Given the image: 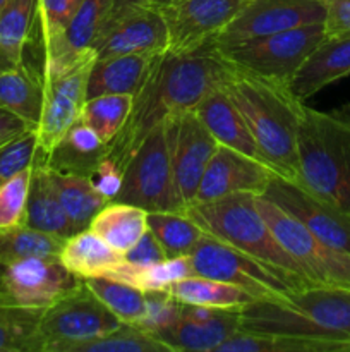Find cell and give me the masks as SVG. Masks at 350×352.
Segmentation results:
<instances>
[{"mask_svg":"<svg viewBox=\"0 0 350 352\" xmlns=\"http://www.w3.org/2000/svg\"><path fill=\"white\" fill-rule=\"evenodd\" d=\"M232 71L213 45L187 54L156 55L143 86L134 95L126 126L108 143L106 157L124 170L154 127L175 113L194 110L208 93L225 85Z\"/></svg>","mask_w":350,"mask_h":352,"instance_id":"6da1fadb","label":"cell"},{"mask_svg":"<svg viewBox=\"0 0 350 352\" xmlns=\"http://www.w3.org/2000/svg\"><path fill=\"white\" fill-rule=\"evenodd\" d=\"M225 89L242 113L264 164L275 175L301 182L299 127L305 105L290 82L233 69Z\"/></svg>","mask_w":350,"mask_h":352,"instance_id":"7a4b0ae2","label":"cell"},{"mask_svg":"<svg viewBox=\"0 0 350 352\" xmlns=\"http://www.w3.org/2000/svg\"><path fill=\"white\" fill-rule=\"evenodd\" d=\"M240 330L299 339L350 342V287L305 285L285 299L250 301L240 306Z\"/></svg>","mask_w":350,"mask_h":352,"instance_id":"3957f363","label":"cell"},{"mask_svg":"<svg viewBox=\"0 0 350 352\" xmlns=\"http://www.w3.org/2000/svg\"><path fill=\"white\" fill-rule=\"evenodd\" d=\"M301 184L350 217V105L304 107L299 127Z\"/></svg>","mask_w":350,"mask_h":352,"instance_id":"277c9868","label":"cell"},{"mask_svg":"<svg viewBox=\"0 0 350 352\" xmlns=\"http://www.w3.org/2000/svg\"><path fill=\"white\" fill-rule=\"evenodd\" d=\"M250 192H233L205 203H192L185 215L191 217L206 234L270 265L305 274L301 265L281 248L270 226L256 206Z\"/></svg>","mask_w":350,"mask_h":352,"instance_id":"5b68a950","label":"cell"},{"mask_svg":"<svg viewBox=\"0 0 350 352\" xmlns=\"http://www.w3.org/2000/svg\"><path fill=\"white\" fill-rule=\"evenodd\" d=\"M191 261L194 275L235 285L253 301L285 299L292 292L312 285L304 275L257 260L206 232L191 253Z\"/></svg>","mask_w":350,"mask_h":352,"instance_id":"8992f818","label":"cell"},{"mask_svg":"<svg viewBox=\"0 0 350 352\" xmlns=\"http://www.w3.org/2000/svg\"><path fill=\"white\" fill-rule=\"evenodd\" d=\"M325 38V24L314 23L270 36L253 38L237 43L213 45V48L233 69L277 81L292 82L302 64Z\"/></svg>","mask_w":350,"mask_h":352,"instance_id":"52a82bcc","label":"cell"},{"mask_svg":"<svg viewBox=\"0 0 350 352\" xmlns=\"http://www.w3.org/2000/svg\"><path fill=\"white\" fill-rule=\"evenodd\" d=\"M256 206L281 248L301 265L312 284L350 287L349 251L326 244L266 196H256Z\"/></svg>","mask_w":350,"mask_h":352,"instance_id":"ba28073f","label":"cell"},{"mask_svg":"<svg viewBox=\"0 0 350 352\" xmlns=\"http://www.w3.org/2000/svg\"><path fill=\"white\" fill-rule=\"evenodd\" d=\"M112 201L151 212L185 213L168 157L163 124L154 127L124 168L122 188Z\"/></svg>","mask_w":350,"mask_h":352,"instance_id":"9c48e42d","label":"cell"},{"mask_svg":"<svg viewBox=\"0 0 350 352\" xmlns=\"http://www.w3.org/2000/svg\"><path fill=\"white\" fill-rule=\"evenodd\" d=\"M120 325L122 322L82 282L41 315V352H57L62 346L96 339Z\"/></svg>","mask_w":350,"mask_h":352,"instance_id":"30bf717a","label":"cell"},{"mask_svg":"<svg viewBox=\"0 0 350 352\" xmlns=\"http://www.w3.org/2000/svg\"><path fill=\"white\" fill-rule=\"evenodd\" d=\"M82 284L58 258L27 256L0 263V305L47 309Z\"/></svg>","mask_w":350,"mask_h":352,"instance_id":"8fae6325","label":"cell"},{"mask_svg":"<svg viewBox=\"0 0 350 352\" xmlns=\"http://www.w3.org/2000/svg\"><path fill=\"white\" fill-rule=\"evenodd\" d=\"M96 58L117 55H154L168 50V28L158 7L141 2L115 6L93 43Z\"/></svg>","mask_w":350,"mask_h":352,"instance_id":"7c38bea8","label":"cell"},{"mask_svg":"<svg viewBox=\"0 0 350 352\" xmlns=\"http://www.w3.org/2000/svg\"><path fill=\"white\" fill-rule=\"evenodd\" d=\"M163 127L175 186L187 212L194 203L202 174L220 143L206 129L194 110L168 117Z\"/></svg>","mask_w":350,"mask_h":352,"instance_id":"4fadbf2b","label":"cell"},{"mask_svg":"<svg viewBox=\"0 0 350 352\" xmlns=\"http://www.w3.org/2000/svg\"><path fill=\"white\" fill-rule=\"evenodd\" d=\"M96 54L88 55L72 67L57 72H43V110L36 134L40 151L50 153L81 116L86 102V86Z\"/></svg>","mask_w":350,"mask_h":352,"instance_id":"5bb4252c","label":"cell"},{"mask_svg":"<svg viewBox=\"0 0 350 352\" xmlns=\"http://www.w3.org/2000/svg\"><path fill=\"white\" fill-rule=\"evenodd\" d=\"M249 0H177L158 7L168 28V50L187 54L211 45Z\"/></svg>","mask_w":350,"mask_h":352,"instance_id":"9a60e30c","label":"cell"},{"mask_svg":"<svg viewBox=\"0 0 350 352\" xmlns=\"http://www.w3.org/2000/svg\"><path fill=\"white\" fill-rule=\"evenodd\" d=\"M323 0H249L211 45L270 36L325 21Z\"/></svg>","mask_w":350,"mask_h":352,"instance_id":"2e32d148","label":"cell"},{"mask_svg":"<svg viewBox=\"0 0 350 352\" xmlns=\"http://www.w3.org/2000/svg\"><path fill=\"white\" fill-rule=\"evenodd\" d=\"M263 196L299 220L326 244L350 253V217L319 198L304 184L273 175Z\"/></svg>","mask_w":350,"mask_h":352,"instance_id":"e0dca14e","label":"cell"},{"mask_svg":"<svg viewBox=\"0 0 350 352\" xmlns=\"http://www.w3.org/2000/svg\"><path fill=\"white\" fill-rule=\"evenodd\" d=\"M273 175L263 162L220 144L202 174L194 203L213 201L233 192L264 195Z\"/></svg>","mask_w":350,"mask_h":352,"instance_id":"ac0fdd59","label":"cell"},{"mask_svg":"<svg viewBox=\"0 0 350 352\" xmlns=\"http://www.w3.org/2000/svg\"><path fill=\"white\" fill-rule=\"evenodd\" d=\"M240 330V308H211L182 302L177 325L165 342L172 351L215 352Z\"/></svg>","mask_w":350,"mask_h":352,"instance_id":"d6986e66","label":"cell"},{"mask_svg":"<svg viewBox=\"0 0 350 352\" xmlns=\"http://www.w3.org/2000/svg\"><path fill=\"white\" fill-rule=\"evenodd\" d=\"M115 6L117 0H84L60 41L43 54V72L64 71L95 54L93 43Z\"/></svg>","mask_w":350,"mask_h":352,"instance_id":"ffe728a7","label":"cell"},{"mask_svg":"<svg viewBox=\"0 0 350 352\" xmlns=\"http://www.w3.org/2000/svg\"><path fill=\"white\" fill-rule=\"evenodd\" d=\"M194 112L198 113L206 129L215 136V140L220 144L232 148L239 153L247 155V157L264 164L259 148H257L242 113L226 93L225 85L218 86L211 93H208L196 105Z\"/></svg>","mask_w":350,"mask_h":352,"instance_id":"44dd1931","label":"cell"},{"mask_svg":"<svg viewBox=\"0 0 350 352\" xmlns=\"http://www.w3.org/2000/svg\"><path fill=\"white\" fill-rule=\"evenodd\" d=\"M26 227L50 234V236L62 237V239H67L78 232L74 223L65 213L54 184H51L50 172H48L41 151L31 167Z\"/></svg>","mask_w":350,"mask_h":352,"instance_id":"7402d4cb","label":"cell"},{"mask_svg":"<svg viewBox=\"0 0 350 352\" xmlns=\"http://www.w3.org/2000/svg\"><path fill=\"white\" fill-rule=\"evenodd\" d=\"M347 76H350V38H325L294 76L290 88L305 102Z\"/></svg>","mask_w":350,"mask_h":352,"instance_id":"603a6c76","label":"cell"},{"mask_svg":"<svg viewBox=\"0 0 350 352\" xmlns=\"http://www.w3.org/2000/svg\"><path fill=\"white\" fill-rule=\"evenodd\" d=\"M106 155L108 144L103 143L88 126L78 120L51 148L50 153L43 155V160L47 167L55 172L91 177Z\"/></svg>","mask_w":350,"mask_h":352,"instance_id":"cb8c5ba5","label":"cell"},{"mask_svg":"<svg viewBox=\"0 0 350 352\" xmlns=\"http://www.w3.org/2000/svg\"><path fill=\"white\" fill-rule=\"evenodd\" d=\"M154 57L130 54L96 58L88 76L86 100L102 95L134 96L137 89L143 86Z\"/></svg>","mask_w":350,"mask_h":352,"instance_id":"d4e9b609","label":"cell"},{"mask_svg":"<svg viewBox=\"0 0 350 352\" xmlns=\"http://www.w3.org/2000/svg\"><path fill=\"white\" fill-rule=\"evenodd\" d=\"M43 71L34 69L26 57L0 71V107L38 127L43 110Z\"/></svg>","mask_w":350,"mask_h":352,"instance_id":"484cf974","label":"cell"},{"mask_svg":"<svg viewBox=\"0 0 350 352\" xmlns=\"http://www.w3.org/2000/svg\"><path fill=\"white\" fill-rule=\"evenodd\" d=\"M58 260L69 272L88 278L106 275L124 258L91 229H86L64 241Z\"/></svg>","mask_w":350,"mask_h":352,"instance_id":"4316f807","label":"cell"},{"mask_svg":"<svg viewBox=\"0 0 350 352\" xmlns=\"http://www.w3.org/2000/svg\"><path fill=\"white\" fill-rule=\"evenodd\" d=\"M89 229L124 254L148 230V212L129 203L108 201L93 217Z\"/></svg>","mask_w":350,"mask_h":352,"instance_id":"83f0119b","label":"cell"},{"mask_svg":"<svg viewBox=\"0 0 350 352\" xmlns=\"http://www.w3.org/2000/svg\"><path fill=\"white\" fill-rule=\"evenodd\" d=\"M48 172H50L51 184L57 191L58 199L71 222L74 223L75 230L81 232V230L89 229L93 217L108 203V199L96 191L89 177L62 174L51 168H48Z\"/></svg>","mask_w":350,"mask_h":352,"instance_id":"f1b7e54d","label":"cell"},{"mask_svg":"<svg viewBox=\"0 0 350 352\" xmlns=\"http://www.w3.org/2000/svg\"><path fill=\"white\" fill-rule=\"evenodd\" d=\"M38 24V0H10L0 14V57L9 65L24 58Z\"/></svg>","mask_w":350,"mask_h":352,"instance_id":"f546056e","label":"cell"},{"mask_svg":"<svg viewBox=\"0 0 350 352\" xmlns=\"http://www.w3.org/2000/svg\"><path fill=\"white\" fill-rule=\"evenodd\" d=\"M191 275H194L191 256H177L165 258L151 265H130L122 260L106 274V277L122 280L146 292L168 289L172 284Z\"/></svg>","mask_w":350,"mask_h":352,"instance_id":"4dcf8cb0","label":"cell"},{"mask_svg":"<svg viewBox=\"0 0 350 352\" xmlns=\"http://www.w3.org/2000/svg\"><path fill=\"white\" fill-rule=\"evenodd\" d=\"M148 230L154 236L167 258L191 256L205 230L185 213H148Z\"/></svg>","mask_w":350,"mask_h":352,"instance_id":"1f68e13d","label":"cell"},{"mask_svg":"<svg viewBox=\"0 0 350 352\" xmlns=\"http://www.w3.org/2000/svg\"><path fill=\"white\" fill-rule=\"evenodd\" d=\"M177 301L184 305L211 306V308H240L253 301L249 294L239 287L215 278L191 275L168 287Z\"/></svg>","mask_w":350,"mask_h":352,"instance_id":"d6a6232c","label":"cell"},{"mask_svg":"<svg viewBox=\"0 0 350 352\" xmlns=\"http://www.w3.org/2000/svg\"><path fill=\"white\" fill-rule=\"evenodd\" d=\"M215 352H342L340 344L239 330Z\"/></svg>","mask_w":350,"mask_h":352,"instance_id":"836d02e7","label":"cell"},{"mask_svg":"<svg viewBox=\"0 0 350 352\" xmlns=\"http://www.w3.org/2000/svg\"><path fill=\"white\" fill-rule=\"evenodd\" d=\"M132 100V95H102L89 98L82 105L79 120L108 144L126 126Z\"/></svg>","mask_w":350,"mask_h":352,"instance_id":"e575fe53","label":"cell"},{"mask_svg":"<svg viewBox=\"0 0 350 352\" xmlns=\"http://www.w3.org/2000/svg\"><path fill=\"white\" fill-rule=\"evenodd\" d=\"M43 311L0 305V352H41L38 327Z\"/></svg>","mask_w":350,"mask_h":352,"instance_id":"d590c367","label":"cell"},{"mask_svg":"<svg viewBox=\"0 0 350 352\" xmlns=\"http://www.w3.org/2000/svg\"><path fill=\"white\" fill-rule=\"evenodd\" d=\"M82 282L122 323L136 325L143 318L144 291L106 275L82 278Z\"/></svg>","mask_w":350,"mask_h":352,"instance_id":"8d00e7d4","label":"cell"},{"mask_svg":"<svg viewBox=\"0 0 350 352\" xmlns=\"http://www.w3.org/2000/svg\"><path fill=\"white\" fill-rule=\"evenodd\" d=\"M57 352H174L170 346L148 336L132 323H122L113 332L84 342L62 346Z\"/></svg>","mask_w":350,"mask_h":352,"instance_id":"74e56055","label":"cell"},{"mask_svg":"<svg viewBox=\"0 0 350 352\" xmlns=\"http://www.w3.org/2000/svg\"><path fill=\"white\" fill-rule=\"evenodd\" d=\"M64 241L26 226L0 230V263L27 256L58 258Z\"/></svg>","mask_w":350,"mask_h":352,"instance_id":"f35d334b","label":"cell"},{"mask_svg":"<svg viewBox=\"0 0 350 352\" xmlns=\"http://www.w3.org/2000/svg\"><path fill=\"white\" fill-rule=\"evenodd\" d=\"M180 313L182 302L177 301L168 289L146 291L144 292V315L136 323V327L146 332L148 336L165 342L177 325Z\"/></svg>","mask_w":350,"mask_h":352,"instance_id":"ab89813d","label":"cell"},{"mask_svg":"<svg viewBox=\"0 0 350 352\" xmlns=\"http://www.w3.org/2000/svg\"><path fill=\"white\" fill-rule=\"evenodd\" d=\"M84 0H38L41 54L60 41Z\"/></svg>","mask_w":350,"mask_h":352,"instance_id":"60d3db41","label":"cell"},{"mask_svg":"<svg viewBox=\"0 0 350 352\" xmlns=\"http://www.w3.org/2000/svg\"><path fill=\"white\" fill-rule=\"evenodd\" d=\"M31 167L21 170L0 186V230L26 226Z\"/></svg>","mask_w":350,"mask_h":352,"instance_id":"b9f144b4","label":"cell"},{"mask_svg":"<svg viewBox=\"0 0 350 352\" xmlns=\"http://www.w3.org/2000/svg\"><path fill=\"white\" fill-rule=\"evenodd\" d=\"M40 153L36 129L27 131L23 136L0 146V186L21 170L33 167Z\"/></svg>","mask_w":350,"mask_h":352,"instance_id":"7bdbcfd3","label":"cell"},{"mask_svg":"<svg viewBox=\"0 0 350 352\" xmlns=\"http://www.w3.org/2000/svg\"><path fill=\"white\" fill-rule=\"evenodd\" d=\"M326 38H350V0H323Z\"/></svg>","mask_w":350,"mask_h":352,"instance_id":"ee69618b","label":"cell"},{"mask_svg":"<svg viewBox=\"0 0 350 352\" xmlns=\"http://www.w3.org/2000/svg\"><path fill=\"white\" fill-rule=\"evenodd\" d=\"M89 179H91L96 191L102 196H105L108 201H112V199H115V196L119 195L120 188H122L124 170L112 160V158L105 157Z\"/></svg>","mask_w":350,"mask_h":352,"instance_id":"f6af8a7d","label":"cell"},{"mask_svg":"<svg viewBox=\"0 0 350 352\" xmlns=\"http://www.w3.org/2000/svg\"><path fill=\"white\" fill-rule=\"evenodd\" d=\"M124 261L130 265H151L158 263V261L165 260V253L161 250V246L158 244V241L154 239L153 234L150 230L141 236V239L134 244L130 250H127L126 253L122 254Z\"/></svg>","mask_w":350,"mask_h":352,"instance_id":"bcb514c9","label":"cell"},{"mask_svg":"<svg viewBox=\"0 0 350 352\" xmlns=\"http://www.w3.org/2000/svg\"><path fill=\"white\" fill-rule=\"evenodd\" d=\"M33 129H36V127L31 126L30 122H26L21 117H17L16 113L0 107V146Z\"/></svg>","mask_w":350,"mask_h":352,"instance_id":"7dc6e473","label":"cell"},{"mask_svg":"<svg viewBox=\"0 0 350 352\" xmlns=\"http://www.w3.org/2000/svg\"><path fill=\"white\" fill-rule=\"evenodd\" d=\"M137 2L146 3V6H153V7H163L167 6V3L177 2V0H137Z\"/></svg>","mask_w":350,"mask_h":352,"instance_id":"c3c4849f","label":"cell"},{"mask_svg":"<svg viewBox=\"0 0 350 352\" xmlns=\"http://www.w3.org/2000/svg\"><path fill=\"white\" fill-rule=\"evenodd\" d=\"M9 2H10V0H0V14H2L3 9H5V7L9 6Z\"/></svg>","mask_w":350,"mask_h":352,"instance_id":"681fc988","label":"cell"},{"mask_svg":"<svg viewBox=\"0 0 350 352\" xmlns=\"http://www.w3.org/2000/svg\"><path fill=\"white\" fill-rule=\"evenodd\" d=\"M137 2V0H117V6H126V3H132Z\"/></svg>","mask_w":350,"mask_h":352,"instance_id":"f907efd6","label":"cell"},{"mask_svg":"<svg viewBox=\"0 0 350 352\" xmlns=\"http://www.w3.org/2000/svg\"><path fill=\"white\" fill-rule=\"evenodd\" d=\"M5 67H10V65H9V64H7V62H5V60H3V58H2V57H0V71H2V69H5Z\"/></svg>","mask_w":350,"mask_h":352,"instance_id":"816d5d0a","label":"cell"},{"mask_svg":"<svg viewBox=\"0 0 350 352\" xmlns=\"http://www.w3.org/2000/svg\"><path fill=\"white\" fill-rule=\"evenodd\" d=\"M347 352H350V342H349V346H347Z\"/></svg>","mask_w":350,"mask_h":352,"instance_id":"f5cc1de1","label":"cell"}]
</instances>
